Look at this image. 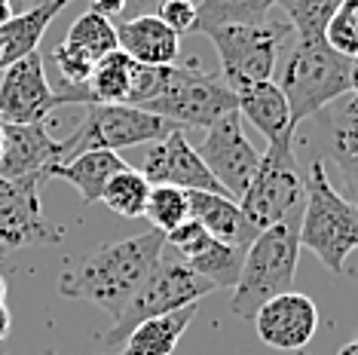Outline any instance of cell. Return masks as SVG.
I'll return each instance as SVG.
<instances>
[{
  "instance_id": "obj_21",
  "label": "cell",
  "mask_w": 358,
  "mask_h": 355,
  "mask_svg": "<svg viewBox=\"0 0 358 355\" xmlns=\"http://www.w3.org/2000/svg\"><path fill=\"white\" fill-rule=\"evenodd\" d=\"M68 3L71 0H40L37 6H31L25 13H15L6 25H0V71L31 52H37L50 22Z\"/></svg>"
},
{
  "instance_id": "obj_3",
  "label": "cell",
  "mask_w": 358,
  "mask_h": 355,
  "mask_svg": "<svg viewBox=\"0 0 358 355\" xmlns=\"http://www.w3.org/2000/svg\"><path fill=\"white\" fill-rule=\"evenodd\" d=\"M349 64L352 59L334 52L324 37H294L275 80L288 101L294 132L306 119L349 95Z\"/></svg>"
},
{
  "instance_id": "obj_8",
  "label": "cell",
  "mask_w": 358,
  "mask_h": 355,
  "mask_svg": "<svg viewBox=\"0 0 358 355\" xmlns=\"http://www.w3.org/2000/svg\"><path fill=\"white\" fill-rule=\"evenodd\" d=\"M291 31L288 22H270L264 25H230V28H215L208 31L211 46L217 50L221 59V80L233 92L273 80L275 59H279L285 40Z\"/></svg>"
},
{
  "instance_id": "obj_25",
  "label": "cell",
  "mask_w": 358,
  "mask_h": 355,
  "mask_svg": "<svg viewBox=\"0 0 358 355\" xmlns=\"http://www.w3.org/2000/svg\"><path fill=\"white\" fill-rule=\"evenodd\" d=\"M242 261H245V248L211 239L206 252L190 257V261H184V263L190 266L199 279H206L211 288H236L239 273H242Z\"/></svg>"
},
{
  "instance_id": "obj_13",
  "label": "cell",
  "mask_w": 358,
  "mask_h": 355,
  "mask_svg": "<svg viewBox=\"0 0 358 355\" xmlns=\"http://www.w3.org/2000/svg\"><path fill=\"white\" fill-rule=\"evenodd\" d=\"M3 129V150H0V178L22 181V178H43L50 166L64 163L71 153L68 138L55 141L46 123H0Z\"/></svg>"
},
{
  "instance_id": "obj_41",
  "label": "cell",
  "mask_w": 358,
  "mask_h": 355,
  "mask_svg": "<svg viewBox=\"0 0 358 355\" xmlns=\"http://www.w3.org/2000/svg\"><path fill=\"white\" fill-rule=\"evenodd\" d=\"M346 276H349V279H355V282H358V270H346Z\"/></svg>"
},
{
  "instance_id": "obj_34",
  "label": "cell",
  "mask_w": 358,
  "mask_h": 355,
  "mask_svg": "<svg viewBox=\"0 0 358 355\" xmlns=\"http://www.w3.org/2000/svg\"><path fill=\"white\" fill-rule=\"evenodd\" d=\"M126 0H89V13H99L104 19H113V15L126 13Z\"/></svg>"
},
{
  "instance_id": "obj_38",
  "label": "cell",
  "mask_w": 358,
  "mask_h": 355,
  "mask_svg": "<svg viewBox=\"0 0 358 355\" xmlns=\"http://www.w3.org/2000/svg\"><path fill=\"white\" fill-rule=\"evenodd\" d=\"M337 355H358V337H352L346 346H340V352Z\"/></svg>"
},
{
  "instance_id": "obj_39",
  "label": "cell",
  "mask_w": 358,
  "mask_h": 355,
  "mask_svg": "<svg viewBox=\"0 0 358 355\" xmlns=\"http://www.w3.org/2000/svg\"><path fill=\"white\" fill-rule=\"evenodd\" d=\"M126 3H135L138 10H150V6H157L159 0H126Z\"/></svg>"
},
{
  "instance_id": "obj_18",
  "label": "cell",
  "mask_w": 358,
  "mask_h": 355,
  "mask_svg": "<svg viewBox=\"0 0 358 355\" xmlns=\"http://www.w3.org/2000/svg\"><path fill=\"white\" fill-rule=\"evenodd\" d=\"M236 110L266 138V144H294L291 110L275 80H264L236 92Z\"/></svg>"
},
{
  "instance_id": "obj_10",
  "label": "cell",
  "mask_w": 358,
  "mask_h": 355,
  "mask_svg": "<svg viewBox=\"0 0 358 355\" xmlns=\"http://www.w3.org/2000/svg\"><path fill=\"white\" fill-rule=\"evenodd\" d=\"M40 187L43 178H0V261L28 245H59L64 239V230L43 215Z\"/></svg>"
},
{
  "instance_id": "obj_1",
  "label": "cell",
  "mask_w": 358,
  "mask_h": 355,
  "mask_svg": "<svg viewBox=\"0 0 358 355\" xmlns=\"http://www.w3.org/2000/svg\"><path fill=\"white\" fill-rule=\"evenodd\" d=\"M166 236L159 230L138 233V236L108 242L92 254L77 257L59 276V294L68 300H89L117 321L132 300L148 273L159 263Z\"/></svg>"
},
{
  "instance_id": "obj_22",
  "label": "cell",
  "mask_w": 358,
  "mask_h": 355,
  "mask_svg": "<svg viewBox=\"0 0 358 355\" xmlns=\"http://www.w3.org/2000/svg\"><path fill=\"white\" fill-rule=\"evenodd\" d=\"M196 306L199 303L138 325L126 337V343L120 346V352H113V355H172L178 349V340L184 337V331L196 319Z\"/></svg>"
},
{
  "instance_id": "obj_32",
  "label": "cell",
  "mask_w": 358,
  "mask_h": 355,
  "mask_svg": "<svg viewBox=\"0 0 358 355\" xmlns=\"http://www.w3.org/2000/svg\"><path fill=\"white\" fill-rule=\"evenodd\" d=\"M208 242H211L208 230L202 227L199 221H193V217H187L184 224H178L175 230H169V233H166V245H169V248H175V252L181 254L184 261H190V257L202 254V252L208 248Z\"/></svg>"
},
{
  "instance_id": "obj_44",
  "label": "cell",
  "mask_w": 358,
  "mask_h": 355,
  "mask_svg": "<svg viewBox=\"0 0 358 355\" xmlns=\"http://www.w3.org/2000/svg\"><path fill=\"white\" fill-rule=\"evenodd\" d=\"M15 3H22V0H15Z\"/></svg>"
},
{
  "instance_id": "obj_26",
  "label": "cell",
  "mask_w": 358,
  "mask_h": 355,
  "mask_svg": "<svg viewBox=\"0 0 358 355\" xmlns=\"http://www.w3.org/2000/svg\"><path fill=\"white\" fill-rule=\"evenodd\" d=\"M153 184L144 178L138 168H120L117 175L108 181V187L101 193V203L120 217H144L148 212V199H150Z\"/></svg>"
},
{
  "instance_id": "obj_20",
  "label": "cell",
  "mask_w": 358,
  "mask_h": 355,
  "mask_svg": "<svg viewBox=\"0 0 358 355\" xmlns=\"http://www.w3.org/2000/svg\"><path fill=\"white\" fill-rule=\"evenodd\" d=\"M120 168H126V163L120 159V153H113V150H83V153H77L74 159H64V163L50 166L46 181H50V178L68 181L71 187H77L83 208H89V205L101 203L104 187H108V181L120 172Z\"/></svg>"
},
{
  "instance_id": "obj_28",
  "label": "cell",
  "mask_w": 358,
  "mask_h": 355,
  "mask_svg": "<svg viewBox=\"0 0 358 355\" xmlns=\"http://www.w3.org/2000/svg\"><path fill=\"white\" fill-rule=\"evenodd\" d=\"M144 217L150 221V230H159L162 236H166L169 230H175L178 224H184L187 217H190L187 190L169 187V184L150 187V199H148V212H144Z\"/></svg>"
},
{
  "instance_id": "obj_24",
  "label": "cell",
  "mask_w": 358,
  "mask_h": 355,
  "mask_svg": "<svg viewBox=\"0 0 358 355\" xmlns=\"http://www.w3.org/2000/svg\"><path fill=\"white\" fill-rule=\"evenodd\" d=\"M279 0H199L196 3V34L230 25H264Z\"/></svg>"
},
{
  "instance_id": "obj_12",
  "label": "cell",
  "mask_w": 358,
  "mask_h": 355,
  "mask_svg": "<svg viewBox=\"0 0 358 355\" xmlns=\"http://www.w3.org/2000/svg\"><path fill=\"white\" fill-rule=\"evenodd\" d=\"M55 108L62 99L46 80L40 52L0 71V123H46Z\"/></svg>"
},
{
  "instance_id": "obj_4",
  "label": "cell",
  "mask_w": 358,
  "mask_h": 355,
  "mask_svg": "<svg viewBox=\"0 0 358 355\" xmlns=\"http://www.w3.org/2000/svg\"><path fill=\"white\" fill-rule=\"evenodd\" d=\"M306 199L300 215V248H309L331 273H346V257L358 252V205L331 184L322 159L309 163Z\"/></svg>"
},
{
  "instance_id": "obj_36",
  "label": "cell",
  "mask_w": 358,
  "mask_h": 355,
  "mask_svg": "<svg viewBox=\"0 0 358 355\" xmlns=\"http://www.w3.org/2000/svg\"><path fill=\"white\" fill-rule=\"evenodd\" d=\"M15 15V0H0V25H6Z\"/></svg>"
},
{
  "instance_id": "obj_6",
  "label": "cell",
  "mask_w": 358,
  "mask_h": 355,
  "mask_svg": "<svg viewBox=\"0 0 358 355\" xmlns=\"http://www.w3.org/2000/svg\"><path fill=\"white\" fill-rule=\"evenodd\" d=\"M208 291H215V288L206 279H199L184 261H178V257H159V263L148 273V279L138 285V291L132 294L123 316L117 321H110L108 334H101V346H110V349L113 346H123L126 337L138 325L199 303Z\"/></svg>"
},
{
  "instance_id": "obj_17",
  "label": "cell",
  "mask_w": 358,
  "mask_h": 355,
  "mask_svg": "<svg viewBox=\"0 0 358 355\" xmlns=\"http://www.w3.org/2000/svg\"><path fill=\"white\" fill-rule=\"evenodd\" d=\"M117 46L135 64L144 68H166L178 64L181 55V37L159 22L157 13H141L117 25Z\"/></svg>"
},
{
  "instance_id": "obj_27",
  "label": "cell",
  "mask_w": 358,
  "mask_h": 355,
  "mask_svg": "<svg viewBox=\"0 0 358 355\" xmlns=\"http://www.w3.org/2000/svg\"><path fill=\"white\" fill-rule=\"evenodd\" d=\"M64 43L77 46L80 52H86L92 61H101L108 52L120 50L117 46V25L110 19H104L99 13H83L74 19V25L68 28V37Z\"/></svg>"
},
{
  "instance_id": "obj_7",
  "label": "cell",
  "mask_w": 358,
  "mask_h": 355,
  "mask_svg": "<svg viewBox=\"0 0 358 355\" xmlns=\"http://www.w3.org/2000/svg\"><path fill=\"white\" fill-rule=\"evenodd\" d=\"M303 199L306 184L294 157V144H266L257 172L239 199L245 221L260 233L273 224H282L285 217L300 215Z\"/></svg>"
},
{
  "instance_id": "obj_5",
  "label": "cell",
  "mask_w": 358,
  "mask_h": 355,
  "mask_svg": "<svg viewBox=\"0 0 358 355\" xmlns=\"http://www.w3.org/2000/svg\"><path fill=\"white\" fill-rule=\"evenodd\" d=\"M141 110H150L175 126L211 129L221 117L236 110V92L221 80V74L202 71L199 61L166 64L159 68V83L153 99Z\"/></svg>"
},
{
  "instance_id": "obj_16",
  "label": "cell",
  "mask_w": 358,
  "mask_h": 355,
  "mask_svg": "<svg viewBox=\"0 0 358 355\" xmlns=\"http://www.w3.org/2000/svg\"><path fill=\"white\" fill-rule=\"evenodd\" d=\"M251 321L266 346L282 352H303V346L319 331V306L300 291H285L260 306Z\"/></svg>"
},
{
  "instance_id": "obj_9",
  "label": "cell",
  "mask_w": 358,
  "mask_h": 355,
  "mask_svg": "<svg viewBox=\"0 0 358 355\" xmlns=\"http://www.w3.org/2000/svg\"><path fill=\"white\" fill-rule=\"evenodd\" d=\"M181 126L169 123L150 110L132 108V104H92L83 126L68 138L71 153L83 150H123L138 144H157L166 135L178 132Z\"/></svg>"
},
{
  "instance_id": "obj_19",
  "label": "cell",
  "mask_w": 358,
  "mask_h": 355,
  "mask_svg": "<svg viewBox=\"0 0 358 355\" xmlns=\"http://www.w3.org/2000/svg\"><path fill=\"white\" fill-rule=\"evenodd\" d=\"M187 199H190V217L208 230L211 239L227 242V245H239V248H248L255 242L257 230L245 221V215H242V208L233 196L193 190L187 193Z\"/></svg>"
},
{
  "instance_id": "obj_35",
  "label": "cell",
  "mask_w": 358,
  "mask_h": 355,
  "mask_svg": "<svg viewBox=\"0 0 358 355\" xmlns=\"http://www.w3.org/2000/svg\"><path fill=\"white\" fill-rule=\"evenodd\" d=\"M10 328H13V316H10V310H6V303H0V343L10 337Z\"/></svg>"
},
{
  "instance_id": "obj_11",
  "label": "cell",
  "mask_w": 358,
  "mask_h": 355,
  "mask_svg": "<svg viewBox=\"0 0 358 355\" xmlns=\"http://www.w3.org/2000/svg\"><path fill=\"white\" fill-rule=\"evenodd\" d=\"M202 163L208 166V172L217 178V184L230 193L233 199H242V193L248 190L251 178H255L260 166V153L248 141L245 129H242L239 110L221 117L215 126L208 129L206 141L196 147Z\"/></svg>"
},
{
  "instance_id": "obj_37",
  "label": "cell",
  "mask_w": 358,
  "mask_h": 355,
  "mask_svg": "<svg viewBox=\"0 0 358 355\" xmlns=\"http://www.w3.org/2000/svg\"><path fill=\"white\" fill-rule=\"evenodd\" d=\"M349 92L358 95V55L352 59V64H349Z\"/></svg>"
},
{
  "instance_id": "obj_33",
  "label": "cell",
  "mask_w": 358,
  "mask_h": 355,
  "mask_svg": "<svg viewBox=\"0 0 358 355\" xmlns=\"http://www.w3.org/2000/svg\"><path fill=\"white\" fill-rule=\"evenodd\" d=\"M157 15L166 28H172L178 37L196 34V0H159Z\"/></svg>"
},
{
  "instance_id": "obj_15",
  "label": "cell",
  "mask_w": 358,
  "mask_h": 355,
  "mask_svg": "<svg viewBox=\"0 0 358 355\" xmlns=\"http://www.w3.org/2000/svg\"><path fill=\"white\" fill-rule=\"evenodd\" d=\"M319 119V157L315 159H331L340 172V193L352 205H358V95H343L340 101H334L331 108H324Z\"/></svg>"
},
{
  "instance_id": "obj_43",
  "label": "cell",
  "mask_w": 358,
  "mask_h": 355,
  "mask_svg": "<svg viewBox=\"0 0 358 355\" xmlns=\"http://www.w3.org/2000/svg\"><path fill=\"white\" fill-rule=\"evenodd\" d=\"M46 355H59V352H55V349H46Z\"/></svg>"
},
{
  "instance_id": "obj_42",
  "label": "cell",
  "mask_w": 358,
  "mask_h": 355,
  "mask_svg": "<svg viewBox=\"0 0 358 355\" xmlns=\"http://www.w3.org/2000/svg\"><path fill=\"white\" fill-rule=\"evenodd\" d=\"M0 150H3V129H0Z\"/></svg>"
},
{
  "instance_id": "obj_31",
  "label": "cell",
  "mask_w": 358,
  "mask_h": 355,
  "mask_svg": "<svg viewBox=\"0 0 358 355\" xmlns=\"http://www.w3.org/2000/svg\"><path fill=\"white\" fill-rule=\"evenodd\" d=\"M52 61L62 74V86H86L95 68V61L86 52H80L77 46L64 43V40L52 50Z\"/></svg>"
},
{
  "instance_id": "obj_23",
  "label": "cell",
  "mask_w": 358,
  "mask_h": 355,
  "mask_svg": "<svg viewBox=\"0 0 358 355\" xmlns=\"http://www.w3.org/2000/svg\"><path fill=\"white\" fill-rule=\"evenodd\" d=\"M135 71H138V64L123 50H113L101 61H95L92 77L86 83V92L92 99V104H126L129 92H132Z\"/></svg>"
},
{
  "instance_id": "obj_14",
  "label": "cell",
  "mask_w": 358,
  "mask_h": 355,
  "mask_svg": "<svg viewBox=\"0 0 358 355\" xmlns=\"http://www.w3.org/2000/svg\"><path fill=\"white\" fill-rule=\"evenodd\" d=\"M141 175L148 178L153 187L169 184V187H181L187 193L202 190V193H227L217 178L208 172V166L202 163V157L196 153L190 141H187L184 129L166 135L162 141H157L153 147L144 153V166ZM230 196V193H227Z\"/></svg>"
},
{
  "instance_id": "obj_40",
  "label": "cell",
  "mask_w": 358,
  "mask_h": 355,
  "mask_svg": "<svg viewBox=\"0 0 358 355\" xmlns=\"http://www.w3.org/2000/svg\"><path fill=\"white\" fill-rule=\"evenodd\" d=\"M0 303H6V279L0 276Z\"/></svg>"
},
{
  "instance_id": "obj_30",
  "label": "cell",
  "mask_w": 358,
  "mask_h": 355,
  "mask_svg": "<svg viewBox=\"0 0 358 355\" xmlns=\"http://www.w3.org/2000/svg\"><path fill=\"white\" fill-rule=\"evenodd\" d=\"M324 43L346 59L358 55V0H340L324 28Z\"/></svg>"
},
{
  "instance_id": "obj_29",
  "label": "cell",
  "mask_w": 358,
  "mask_h": 355,
  "mask_svg": "<svg viewBox=\"0 0 358 355\" xmlns=\"http://www.w3.org/2000/svg\"><path fill=\"white\" fill-rule=\"evenodd\" d=\"M275 6H282L288 15L294 37H324V28L340 0H279Z\"/></svg>"
},
{
  "instance_id": "obj_2",
  "label": "cell",
  "mask_w": 358,
  "mask_h": 355,
  "mask_svg": "<svg viewBox=\"0 0 358 355\" xmlns=\"http://www.w3.org/2000/svg\"><path fill=\"white\" fill-rule=\"evenodd\" d=\"M300 215H291L282 224L260 230L245 248V261H242V273L230 300V310L239 319L251 321L266 300L294 291L297 261L303 252L300 248Z\"/></svg>"
}]
</instances>
